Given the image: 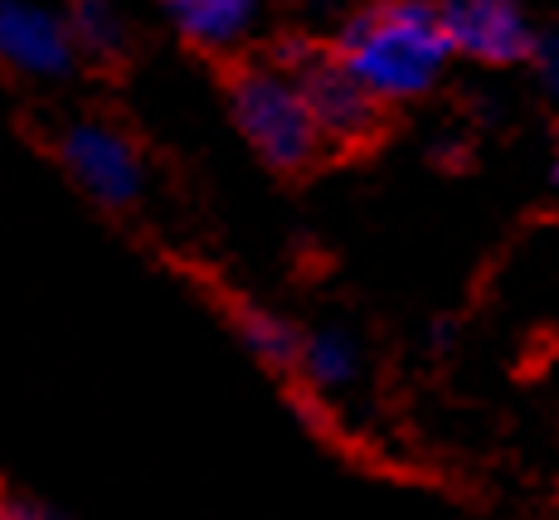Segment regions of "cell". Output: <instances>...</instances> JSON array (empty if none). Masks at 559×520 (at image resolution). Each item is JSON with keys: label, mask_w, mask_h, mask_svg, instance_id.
Instances as JSON below:
<instances>
[{"label": "cell", "mask_w": 559, "mask_h": 520, "mask_svg": "<svg viewBox=\"0 0 559 520\" xmlns=\"http://www.w3.org/2000/svg\"><path fill=\"white\" fill-rule=\"evenodd\" d=\"M0 520H63V516L49 511V506H39V501H29V496L0 492Z\"/></svg>", "instance_id": "cell-11"}, {"label": "cell", "mask_w": 559, "mask_h": 520, "mask_svg": "<svg viewBox=\"0 0 559 520\" xmlns=\"http://www.w3.org/2000/svg\"><path fill=\"white\" fill-rule=\"evenodd\" d=\"M448 54L453 45H448L443 20L424 0H384V5L360 10L336 39V59L380 103H400V97L433 88Z\"/></svg>", "instance_id": "cell-1"}, {"label": "cell", "mask_w": 559, "mask_h": 520, "mask_svg": "<svg viewBox=\"0 0 559 520\" xmlns=\"http://www.w3.org/2000/svg\"><path fill=\"white\" fill-rule=\"evenodd\" d=\"M243 341H249V351L263 355L267 365H297L302 361V335L287 327V321L263 317V311H249V317H243Z\"/></svg>", "instance_id": "cell-10"}, {"label": "cell", "mask_w": 559, "mask_h": 520, "mask_svg": "<svg viewBox=\"0 0 559 520\" xmlns=\"http://www.w3.org/2000/svg\"><path fill=\"white\" fill-rule=\"evenodd\" d=\"M302 375L311 379V385H321V389H341V385H350L360 370V351H356V341H350L346 331H336V327H326V331H311L302 335Z\"/></svg>", "instance_id": "cell-8"}, {"label": "cell", "mask_w": 559, "mask_h": 520, "mask_svg": "<svg viewBox=\"0 0 559 520\" xmlns=\"http://www.w3.org/2000/svg\"><path fill=\"white\" fill-rule=\"evenodd\" d=\"M555 180H559V161H555Z\"/></svg>", "instance_id": "cell-13"}, {"label": "cell", "mask_w": 559, "mask_h": 520, "mask_svg": "<svg viewBox=\"0 0 559 520\" xmlns=\"http://www.w3.org/2000/svg\"><path fill=\"white\" fill-rule=\"evenodd\" d=\"M166 15L195 49H234L253 35L258 0H166Z\"/></svg>", "instance_id": "cell-7"}, {"label": "cell", "mask_w": 559, "mask_h": 520, "mask_svg": "<svg viewBox=\"0 0 559 520\" xmlns=\"http://www.w3.org/2000/svg\"><path fill=\"white\" fill-rule=\"evenodd\" d=\"M287 69H297V79H302L311 117H317L326 142H336V146L370 142L374 127H380V97L365 93V83L336 54H331V59H297V63H287Z\"/></svg>", "instance_id": "cell-4"}, {"label": "cell", "mask_w": 559, "mask_h": 520, "mask_svg": "<svg viewBox=\"0 0 559 520\" xmlns=\"http://www.w3.org/2000/svg\"><path fill=\"white\" fill-rule=\"evenodd\" d=\"M73 39L69 20L53 15L45 5L29 0H0V63L25 79H59L73 69Z\"/></svg>", "instance_id": "cell-5"}, {"label": "cell", "mask_w": 559, "mask_h": 520, "mask_svg": "<svg viewBox=\"0 0 559 520\" xmlns=\"http://www.w3.org/2000/svg\"><path fill=\"white\" fill-rule=\"evenodd\" d=\"M229 107H234V122H239L243 142L277 170L311 166L321 142H326L317 117H311L302 79H297V69H287V63L243 69L229 88Z\"/></svg>", "instance_id": "cell-2"}, {"label": "cell", "mask_w": 559, "mask_h": 520, "mask_svg": "<svg viewBox=\"0 0 559 520\" xmlns=\"http://www.w3.org/2000/svg\"><path fill=\"white\" fill-rule=\"evenodd\" d=\"M438 20L448 29V45L481 63H515L535 49L515 0H443Z\"/></svg>", "instance_id": "cell-6"}, {"label": "cell", "mask_w": 559, "mask_h": 520, "mask_svg": "<svg viewBox=\"0 0 559 520\" xmlns=\"http://www.w3.org/2000/svg\"><path fill=\"white\" fill-rule=\"evenodd\" d=\"M69 29H73V39H79V49L98 54V59L122 54V45H127V25H122V15H117L107 0H73Z\"/></svg>", "instance_id": "cell-9"}, {"label": "cell", "mask_w": 559, "mask_h": 520, "mask_svg": "<svg viewBox=\"0 0 559 520\" xmlns=\"http://www.w3.org/2000/svg\"><path fill=\"white\" fill-rule=\"evenodd\" d=\"M540 69H545V83L559 93V39H550V45L540 49Z\"/></svg>", "instance_id": "cell-12"}, {"label": "cell", "mask_w": 559, "mask_h": 520, "mask_svg": "<svg viewBox=\"0 0 559 520\" xmlns=\"http://www.w3.org/2000/svg\"><path fill=\"white\" fill-rule=\"evenodd\" d=\"M59 161L83 190L93 194L98 204H132L142 194V156L136 146L127 142L117 127H103V122H73L69 132L59 137Z\"/></svg>", "instance_id": "cell-3"}]
</instances>
